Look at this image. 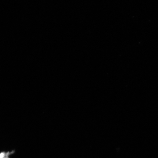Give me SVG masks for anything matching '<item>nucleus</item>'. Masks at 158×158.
Instances as JSON below:
<instances>
[{
    "mask_svg": "<svg viewBox=\"0 0 158 158\" xmlns=\"http://www.w3.org/2000/svg\"><path fill=\"white\" fill-rule=\"evenodd\" d=\"M10 153L2 152L0 153V158H9V156Z\"/></svg>",
    "mask_w": 158,
    "mask_h": 158,
    "instance_id": "f257e3e1",
    "label": "nucleus"
}]
</instances>
